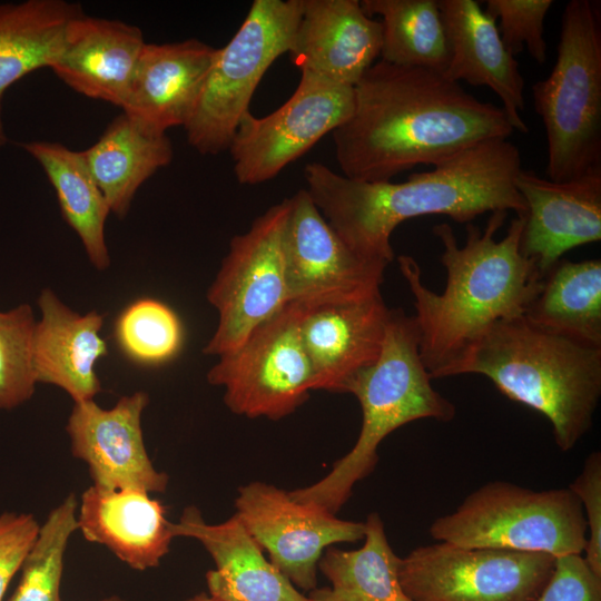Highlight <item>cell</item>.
Segmentation results:
<instances>
[{"label":"cell","mask_w":601,"mask_h":601,"mask_svg":"<svg viewBox=\"0 0 601 601\" xmlns=\"http://www.w3.org/2000/svg\"><path fill=\"white\" fill-rule=\"evenodd\" d=\"M552 6V0H486L484 10L495 19L502 42L513 56L526 49L533 60L544 63V20Z\"/></svg>","instance_id":"34"},{"label":"cell","mask_w":601,"mask_h":601,"mask_svg":"<svg viewBox=\"0 0 601 601\" xmlns=\"http://www.w3.org/2000/svg\"><path fill=\"white\" fill-rule=\"evenodd\" d=\"M300 9V0H255L230 41L217 49L184 126L198 152L217 155L229 148L263 76L289 51Z\"/></svg>","instance_id":"8"},{"label":"cell","mask_w":601,"mask_h":601,"mask_svg":"<svg viewBox=\"0 0 601 601\" xmlns=\"http://www.w3.org/2000/svg\"><path fill=\"white\" fill-rule=\"evenodd\" d=\"M285 237L288 302L304 306L381 292L387 265L359 256L332 228L305 188L292 198Z\"/></svg>","instance_id":"14"},{"label":"cell","mask_w":601,"mask_h":601,"mask_svg":"<svg viewBox=\"0 0 601 601\" xmlns=\"http://www.w3.org/2000/svg\"><path fill=\"white\" fill-rule=\"evenodd\" d=\"M22 147L46 173L63 218L78 235L92 266L108 268L105 226L110 209L81 151L50 141H30Z\"/></svg>","instance_id":"28"},{"label":"cell","mask_w":601,"mask_h":601,"mask_svg":"<svg viewBox=\"0 0 601 601\" xmlns=\"http://www.w3.org/2000/svg\"><path fill=\"white\" fill-rule=\"evenodd\" d=\"M40 524L29 513L0 514V601L31 551Z\"/></svg>","instance_id":"37"},{"label":"cell","mask_w":601,"mask_h":601,"mask_svg":"<svg viewBox=\"0 0 601 601\" xmlns=\"http://www.w3.org/2000/svg\"><path fill=\"white\" fill-rule=\"evenodd\" d=\"M513 131L502 107L444 73L380 60L355 85L352 115L332 135L342 175L378 183Z\"/></svg>","instance_id":"1"},{"label":"cell","mask_w":601,"mask_h":601,"mask_svg":"<svg viewBox=\"0 0 601 601\" xmlns=\"http://www.w3.org/2000/svg\"><path fill=\"white\" fill-rule=\"evenodd\" d=\"M480 374L508 398L545 416L558 447L592 426L601 396V347L541 328L523 316L497 322L444 377Z\"/></svg>","instance_id":"4"},{"label":"cell","mask_w":601,"mask_h":601,"mask_svg":"<svg viewBox=\"0 0 601 601\" xmlns=\"http://www.w3.org/2000/svg\"><path fill=\"white\" fill-rule=\"evenodd\" d=\"M569 489L579 499L585 523L587 542L583 558L588 566L601 578V453L592 452L580 474Z\"/></svg>","instance_id":"35"},{"label":"cell","mask_w":601,"mask_h":601,"mask_svg":"<svg viewBox=\"0 0 601 601\" xmlns=\"http://www.w3.org/2000/svg\"><path fill=\"white\" fill-rule=\"evenodd\" d=\"M535 601H601V578L588 566L581 554L558 556Z\"/></svg>","instance_id":"36"},{"label":"cell","mask_w":601,"mask_h":601,"mask_svg":"<svg viewBox=\"0 0 601 601\" xmlns=\"http://www.w3.org/2000/svg\"><path fill=\"white\" fill-rule=\"evenodd\" d=\"M364 12L381 16V60L444 73L450 50L437 0H363Z\"/></svg>","instance_id":"30"},{"label":"cell","mask_w":601,"mask_h":601,"mask_svg":"<svg viewBox=\"0 0 601 601\" xmlns=\"http://www.w3.org/2000/svg\"><path fill=\"white\" fill-rule=\"evenodd\" d=\"M79 503L69 494L47 516L21 566V578L9 601H61L65 554L78 530Z\"/></svg>","instance_id":"32"},{"label":"cell","mask_w":601,"mask_h":601,"mask_svg":"<svg viewBox=\"0 0 601 601\" xmlns=\"http://www.w3.org/2000/svg\"><path fill=\"white\" fill-rule=\"evenodd\" d=\"M149 494L91 485L81 495L78 530L87 541L105 545L131 569L158 566L174 535L166 506Z\"/></svg>","instance_id":"24"},{"label":"cell","mask_w":601,"mask_h":601,"mask_svg":"<svg viewBox=\"0 0 601 601\" xmlns=\"http://www.w3.org/2000/svg\"><path fill=\"white\" fill-rule=\"evenodd\" d=\"M145 45L139 28L81 11L69 21L51 69L75 91L121 108Z\"/></svg>","instance_id":"22"},{"label":"cell","mask_w":601,"mask_h":601,"mask_svg":"<svg viewBox=\"0 0 601 601\" xmlns=\"http://www.w3.org/2000/svg\"><path fill=\"white\" fill-rule=\"evenodd\" d=\"M8 137L4 129V124L2 119V98H0V147L7 144Z\"/></svg>","instance_id":"38"},{"label":"cell","mask_w":601,"mask_h":601,"mask_svg":"<svg viewBox=\"0 0 601 601\" xmlns=\"http://www.w3.org/2000/svg\"><path fill=\"white\" fill-rule=\"evenodd\" d=\"M114 338L122 355L141 366H160L174 359L184 343L178 315L165 303L137 298L117 316Z\"/></svg>","instance_id":"31"},{"label":"cell","mask_w":601,"mask_h":601,"mask_svg":"<svg viewBox=\"0 0 601 601\" xmlns=\"http://www.w3.org/2000/svg\"><path fill=\"white\" fill-rule=\"evenodd\" d=\"M81 154L110 213L122 218L139 187L170 162L173 147L166 134L148 131L122 112Z\"/></svg>","instance_id":"25"},{"label":"cell","mask_w":601,"mask_h":601,"mask_svg":"<svg viewBox=\"0 0 601 601\" xmlns=\"http://www.w3.org/2000/svg\"><path fill=\"white\" fill-rule=\"evenodd\" d=\"M174 538L199 541L214 559L206 574L211 597L219 601H311L263 554L236 514L223 523L208 524L195 506L170 523Z\"/></svg>","instance_id":"21"},{"label":"cell","mask_w":601,"mask_h":601,"mask_svg":"<svg viewBox=\"0 0 601 601\" xmlns=\"http://www.w3.org/2000/svg\"><path fill=\"white\" fill-rule=\"evenodd\" d=\"M99 601H125V600H122L119 597L112 595V597H108V598H105V599L99 600Z\"/></svg>","instance_id":"40"},{"label":"cell","mask_w":601,"mask_h":601,"mask_svg":"<svg viewBox=\"0 0 601 601\" xmlns=\"http://www.w3.org/2000/svg\"><path fill=\"white\" fill-rule=\"evenodd\" d=\"M290 207V198L282 200L231 239L207 292L218 324L204 354L219 357L235 351L288 302L285 237Z\"/></svg>","instance_id":"9"},{"label":"cell","mask_w":601,"mask_h":601,"mask_svg":"<svg viewBox=\"0 0 601 601\" xmlns=\"http://www.w3.org/2000/svg\"><path fill=\"white\" fill-rule=\"evenodd\" d=\"M81 7L65 0L0 3V98L28 73L51 68Z\"/></svg>","instance_id":"27"},{"label":"cell","mask_w":601,"mask_h":601,"mask_svg":"<svg viewBox=\"0 0 601 601\" xmlns=\"http://www.w3.org/2000/svg\"><path fill=\"white\" fill-rule=\"evenodd\" d=\"M506 214L492 213L483 230L466 224L464 246L457 244L447 223L433 227L443 246L441 262L446 269L441 294L423 284L421 267L413 257H397L413 295L420 354L431 378L444 377L494 324L523 316L540 290L542 276L535 263L520 250L524 215L512 219L502 239L494 238Z\"/></svg>","instance_id":"3"},{"label":"cell","mask_w":601,"mask_h":601,"mask_svg":"<svg viewBox=\"0 0 601 601\" xmlns=\"http://www.w3.org/2000/svg\"><path fill=\"white\" fill-rule=\"evenodd\" d=\"M523 317L577 342L601 347V260H558Z\"/></svg>","instance_id":"26"},{"label":"cell","mask_w":601,"mask_h":601,"mask_svg":"<svg viewBox=\"0 0 601 601\" xmlns=\"http://www.w3.org/2000/svg\"><path fill=\"white\" fill-rule=\"evenodd\" d=\"M364 523L359 549H332L322 555L318 568L331 587L311 590V601H412L401 585V558L388 543L382 519L372 513Z\"/></svg>","instance_id":"29"},{"label":"cell","mask_w":601,"mask_h":601,"mask_svg":"<svg viewBox=\"0 0 601 601\" xmlns=\"http://www.w3.org/2000/svg\"><path fill=\"white\" fill-rule=\"evenodd\" d=\"M554 563L545 553L435 541L401 558L398 578L412 601H535Z\"/></svg>","instance_id":"11"},{"label":"cell","mask_w":601,"mask_h":601,"mask_svg":"<svg viewBox=\"0 0 601 601\" xmlns=\"http://www.w3.org/2000/svg\"><path fill=\"white\" fill-rule=\"evenodd\" d=\"M430 535L463 548L538 552L554 558L582 554L587 523L569 487L532 490L491 481L451 513L435 519Z\"/></svg>","instance_id":"7"},{"label":"cell","mask_w":601,"mask_h":601,"mask_svg":"<svg viewBox=\"0 0 601 601\" xmlns=\"http://www.w3.org/2000/svg\"><path fill=\"white\" fill-rule=\"evenodd\" d=\"M37 304L41 313L32 345L37 383L60 387L73 402L93 400L101 391L96 365L108 354L100 336L104 315L96 311L81 315L50 288L41 290Z\"/></svg>","instance_id":"23"},{"label":"cell","mask_w":601,"mask_h":601,"mask_svg":"<svg viewBox=\"0 0 601 601\" xmlns=\"http://www.w3.org/2000/svg\"><path fill=\"white\" fill-rule=\"evenodd\" d=\"M302 308L300 336L315 390L346 393L349 382L378 358L390 308L381 292Z\"/></svg>","instance_id":"17"},{"label":"cell","mask_w":601,"mask_h":601,"mask_svg":"<svg viewBox=\"0 0 601 601\" xmlns=\"http://www.w3.org/2000/svg\"><path fill=\"white\" fill-rule=\"evenodd\" d=\"M36 323L28 304L0 309V410L16 408L35 393L38 384L32 364Z\"/></svg>","instance_id":"33"},{"label":"cell","mask_w":601,"mask_h":601,"mask_svg":"<svg viewBox=\"0 0 601 601\" xmlns=\"http://www.w3.org/2000/svg\"><path fill=\"white\" fill-rule=\"evenodd\" d=\"M300 73L296 90L278 109L263 118L250 111L242 118L228 148L239 184L273 179L352 115L354 87Z\"/></svg>","instance_id":"12"},{"label":"cell","mask_w":601,"mask_h":601,"mask_svg":"<svg viewBox=\"0 0 601 601\" xmlns=\"http://www.w3.org/2000/svg\"><path fill=\"white\" fill-rule=\"evenodd\" d=\"M514 184L526 206L520 250L541 276L568 250L601 239V168L561 183L521 168Z\"/></svg>","instance_id":"16"},{"label":"cell","mask_w":601,"mask_h":601,"mask_svg":"<svg viewBox=\"0 0 601 601\" xmlns=\"http://www.w3.org/2000/svg\"><path fill=\"white\" fill-rule=\"evenodd\" d=\"M187 601H219V600H217L216 598H214L211 595H208L206 593H200V594H197V595L188 599Z\"/></svg>","instance_id":"39"},{"label":"cell","mask_w":601,"mask_h":601,"mask_svg":"<svg viewBox=\"0 0 601 601\" xmlns=\"http://www.w3.org/2000/svg\"><path fill=\"white\" fill-rule=\"evenodd\" d=\"M235 513L269 561L296 587L316 588L323 551L335 543L364 538L365 523L293 500L288 492L263 482L239 487Z\"/></svg>","instance_id":"13"},{"label":"cell","mask_w":601,"mask_h":601,"mask_svg":"<svg viewBox=\"0 0 601 601\" xmlns=\"http://www.w3.org/2000/svg\"><path fill=\"white\" fill-rule=\"evenodd\" d=\"M418 344L414 317L402 308H390L378 358L346 388L362 410L354 446L325 477L288 492L293 500L335 514L351 496L353 486L373 472L377 447L388 434L416 420L449 422L455 417L454 404L433 387Z\"/></svg>","instance_id":"5"},{"label":"cell","mask_w":601,"mask_h":601,"mask_svg":"<svg viewBox=\"0 0 601 601\" xmlns=\"http://www.w3.org/2000/svg\"><path fill=\"white\" fill-rule=\"evenodd\" d=\"M521 168L518 146L491 139L402 183L355 180L322 162L307 164L304 177L313 203L346 245L388 265L394 259L392 233L407 219L445 215L469 224L487 211L525 215L514 184Z\"/></svg>","instance_id":"2"},{"label":"cell","mask_w":601,"mask_h":601,"mask_svg":"<svg viewBox=\"0 0 601 601\" xmlns=\"http://www.w3.org/2000/svg\"><path fill=\"white\" fill-rule=\"evenodd\" d=\"M149 402L138 391L111 408L93 400L75 402L67 422L72 455L85 461L93 485L106 490L164 492L168 475L152 465L144 443L141 415Z\"/></svg>","instance_id":"15"},{"label":"cell","mask_w":601,"mask_h":601,"mask_svg":"<svg viewBox=\"0 0 601 601\" xmlns=\"http://www.w3.org/2000/svg\"><path fill=\"white\" fill-rule=\"evenodd\" d=\"M447 38L450 60L444 76L490 88L501 100L514 130L529 128L524 108V78L519 62L502 42L496 21L475 0H437Z\"/></svg>","instance_id":"20"},{"label":"cell","mask_w":601,"mask_h":601,"mask_svg":"<svg viewBox=\"0 0 601 601\" xmlns=\"http://www.w3.org/2000/svg\"><path fill=\"white\" fill-rule=\"evenodd\" d=\"M216 53L217 48L197 39L146 42L121 106L124 114L154 134L185 126Z\"/></svg>","instance_id":"19"},{"label":"cell","mask_w":601,"mask_h":601,"mask_svg":"<svg viewBox=\"0 0 601 601\" xmlns=\"http://www.w3.org/2000/svg\"><path fill=\"white\" fill-rule=\"evenodd\" d=\"M302 311L299 303L287 302L208 371V382L225 388L224 402L231 412L279 420L315 390L313 367L300 336Z\"/></svg>","instance_id":"10"},{"label":"cell","mask_w":601,"mask_h":601,"mask_svg":"<svg viewBox=\"0 0 601 601\" xmlns=\"http://www.w3.org/2000/svg\"><path fill=\"white\" fill-rule=\"evenodd\" d=\"M532 97L546 132L549 179L568 181L601 168L599 2H568L554 67L532 86Z\"/></svg>","instance_id":"6"},{"label":"cell","mask_w":601,"mask_h":601,"mask_svg":"<svg viewBox=\"0 0 601 601\" xmlns=\"http://www.w3.org/2000/svg\"><path fill=\"white\" fill-rule=\"evenodd\" d=\"M289 56L302 71L355 87L381 55L383 28L357 0H300Z\"/></svg>","instance_id":"18"}]
</instances>
